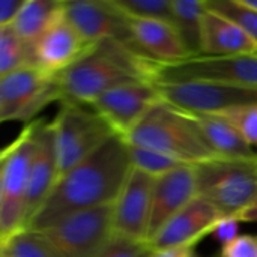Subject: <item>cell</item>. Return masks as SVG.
<instances>
[{
    "label": "cell",
    "mask_w": 257,
    "mask_h": 257,
    "mask_svg": "<svg viewBox=\"0 0 257 257\" xmlns=\"http://www.w3.org/2000/svg\"><path fill=\"white\" fill-rule=\"evenodd\" d=\"M131 169L128 143L114 134L96 152L57 179L27 229L44 232L74 214L114 205Z\"/></svg>",
    "instance_id": "1"
},
{
    "label": "cell",
    "mask_w": 257,
    "mask_h": 257,
    "mask_svg": "<svg viewBox=\"0 0 257 257\" xmlns=\"http://www.w3.org/2000/svg\"><path fill=\"white\" fill-rule=\"evenodd\" d=\"M158 63L139 47L114 39L95 44L57 75L59 102L92 105L105 92L131 83H155Z\"/></svg>",
    "instance_id": "2"
},
{
    "label": "cell",
    "mask_w": 257,
    "mask_h": 257,
    "mask_svg": "<svg viewBox=\"0 0 257 257\" xmlns=\"http://www.w3.org/2000/svg\"><path fill=\"white\" fill-rule=\"evenodd\" d=\"M123 140L133 146L158 151L188 166L218 158L191 116L166 101L154 105Z\"/></svg>",
    "instance_id": "3"
},
{
    "label": "cell",
    "mask_w": 257,
    "mask_h": 257,
    "mask_svg": "<svg viewBox=\"0 0 257 257\" xmlns=\"http://www.w3.org/2000/svg\"><path fill=\"white\" fill-rule=\"evenodd\" d=\"M194 167L197 196L209 200L224 218L242 221L257 202V158H215Z\"/></svg>",
    "instance_id": "4"
},
{
    "label": "cell",
    "mask_w": 257,
    "mask_h": 257,
    "mask_svg": "<svg viewBox=\"0 0 257 257\" xmlns=\"http://www.w3.org/2000/svg\"><path fill=\"white\" fill-rule=\"evenodd\" d=\"M38 119L0 154V242L27 229L26 205Z\"/></svg>",
    "instance_id": "5"
},
{
    "label": "cell",
    "mask_w": 257,
    "mask_h": 257,
    "mask_svg": "<svg viewBox=\"0 0 257 257\" xmlns=\"http://www.w3.org/2000/svg\"><path fill=\"white\" fill-rule=\"evenodd\" d=\"M53 125L59 178L96 152L114 136L110 125L93 108H84V105L75 102H60V110Z\"/></svg>",
    "instance_id": "6"
},
{
    "label": "cell",
    "mask_w": 257,
    "mask_h": 257,
    "mask_svg": "<svg viewBox=\"0 0 257 257\" xmlns=\"http://www.w3.org/2000/svg\"><path fill=\"white\" fill-rule=\"evenodd\" d=\"M114 205L74 214L41 232L59 257H99L114 236Z\"/></svg>",
    "instance_id": "7"
},
{
    "label": "cell",
    "mask_w": 257,
    "mask_h": 257,
    "mask_svg": "<svg viewBox=\"0 0 257 257\" xmlns=\"http://www.w3.org/2000/svg\"><path fill=\"white\" fill-rule=\"evenodd\" d=\"M217 83L257 89V54L197 56L175 65H158L155 84Z\"/></svg>",
    "instance_id": "8"
},
{
    "label": "cell",
    "mask_w": 257,
    "mask_h": 257,
    "mask_svg": "<svg viewBox=\"0 0 257 257\" xmlns=\"http://www.w3.org/2000/svg\"><path fill=\"white\" fill-rule=\"evenodd\" d=\"M60 101L57 77L26 66L0 77L2 122H29L50 102ZM33 122V120H32Z\"/></svg>",
    "instance_id": "9"
},
{
    "label": "cell",
    "mask_w": 257,
    "mask_h": 257,
    "mask_svg": "<svg viewBox=\"0 0 257 257\" xmlns=\"http://www.w3.org/2000/svg\"><path fill=\"white\" fill-rule=\"evenodd\" d=\"M163 101L185 113H220L235 107L257 104V89L217 83L158 84Z\"/></svg>",
    "instance_id": "10"
},
{
    "label": "cell",
    "mask_w": 257,
    "mask_h": 257,
    "mask_svg": "<svg viewBox=\"0 0 257 257\" xmlns=\"http://www.w3.org/2000/svg\"><path fill=\"white\" fill-rule=\"evenodd\" d=\"M161 101L158 84L140 81L105 92L90 107L110 125L116 136L125 139L143 116Z\"/></svg>",
    "instance_id": "11"
},
{
    "label": "cell",
    "mask_w": 257,
    "mask_h": 257,
    "mask_svg": "<svg viewBox=\"0 0 257 257\" xmlns=\"http://www.w3.org/2000/svg\"><path fill=\"white\" fill-rule=\"evenodd\" d=\"M63 11L68 21L90 45L105 39L136 45L130 18L116 6L114 0L65 2Z\"/></svg>",
    "instance_id": "12"
},
{
    "label": "cell",
    "mask_w": 257,
    "mask_h": 257,
    "mask_svg": "<svg viewBox=\"0 0 257 257\" xmlns=\"http://www.w3.org/2000/svg\"><path fill=\"white\" fill-rule=\"evenodd\" d=\"M154 185V176L139 169H131L122 191L114 202V235L148 244Z\"/></svg>",
    "instance_id": "13"
},
{
    "label": "cell",
    "mask_w": 257,
    "mask_h": 257,
    "mask_svg": "<svg viewBox=\"0 0 257 257\" xmlns=\"http://www.w3.org/2000/svg\"><path fill=\"white\" fill-rule=\"evenodd\" d=\"M65 3V2H63ZM93 45L87 44L62 11L48 29L30 45L32 65L57 77L86 54Z\"/></svg>",
    "instance_id": "14"
},
{
    "label": "cell",
    "mask_w": 257,
    "mask_h": 257,
    "mask_svg": "<svg viewBox=\"0 0 257 257\" xmlns=\"http://www.w3.org/2000/svg\"><path fill=\"white\" fill-rule=\"evenodd\" d=\"M224 217L205 197L197 196L181 212H178L157 235L149 241V247L155 250L193 247L205 236L212 235L217 224Z\"/></svg>",
    "instance_id": "15"
},
{
    "label": "cell",
    "mask_w": 257,
    "mask_h": 257,
    "mask_svg": "<svg viewBox=\"0 0 257 257\" xmlns=\"http://www.w3.org/2000/svg\"><path fill=\"white\" fill-rule=\"evenodd\" d=\"M59 178L56 133L53 122L38 119L35 134V151L32 157L29 191L26 205V226L32 223L33 217L42 208Z\"/></svg>",
    "instance_id": "16"
},
{
    "label": "cell",
    "mask_w": 257,
    "mask_h": 257,
    "mask_svg": "<svg viewBox=\"0 0 257 257\" xmlns=\"http://www.w3.org/2000/svg\"><path fill=\"white\" fill-rule=\"evenodd\" d=\"M197 197V176L194 166H184L155 179L148 242L191 200Z\"/></svg>",
    "instance_id": "17"
},
{
    "label": "cell",
    "mask_w": 257,
    "mask_h": 257,
    "mask_svg": "<svg viewBox=\"0 0 257 257\" xmlns=\"http://www.w3.org/2000/svg\"><path fill=\"white\" fill-rule=\"evenodd\" d=\"M130 26L136 45L158 65H175L193 57L172 23L130 18Z\"/></svg>",
    "instance_id": "18"
},
{
    "label": "cell",
    "mask_w": 257,
    "mask_h": 257,
    "mask_svg": "<svg viewBox=\"0 0 257 257\" xmlns=\"http://www.w3.org/2000/svg\"><path fill=\"white\" fill-rule=\"evenodd\" d=\"M257 54V44L236 23L211 11L202 20V54L200 56H250Z\"/></svg>",
    "instance_id": "19"
},
{
    "label": "cell",
    "mask_w": 257,
    "mask_h": 257,
    "mask_svg": "<svg viewBox=\"0 0 257 257\" xmlns=\"http://www.w3.org/2000/svg\"><path fill=\"white\" fill-rule=\"evenodd\" d=\"M196 122L205 142L218 158L227 160H254L257 152L247 142L241 131L218 114L188 113Z\"/></svg>",
    "instance_id": "20"
},
{
    "label": "cell",
    "mask_w": 257,
    "mask_h": 257,
    "mask_svg": "<svg viewBox=\"0 0 257 257\" xmlns=\"http://www.w3.org/2000/svg\"><path fill=\"white\" fill-rule=\"evenodd\" d=\"M62 11L63 2L60 0H26L11 26L21 41L30 47Z\"/></svg>",
    "instance_id": "21"
},
{
    "label": "cell",
    "mask_w": 257,
    "mask_h": 257,
    "mask_svg": "<svg viewBox=\"0 0 257 257\" xmlns=\"http://www.w3.org/2000/svg\"><path fill=\"white\" fill-rule=\"evenodd\" d=\"M173 26L193 57L202 54V20L206 0H172Z\"/></svg>",
    "instance_id": "22"
},
{
    "label": "cell",
    "mask_w": 257,
    "mask_h": 257,
    "mask_svg": "<svg viewBox=\"0 0 257 257\" xmlns=\"http://www.w3.org/2000/svg\"><path fill=\"white\" fill-rule=\"evenodd\" d=\"M32 65L30 47L21 41L12 26L0 27V77Z\"/></svg>",
    "instance_id": "23"
},
{
    "label": "cell",
    "mask_w": 257,
    "mask_h": 257,
    "mask_svg": "<svg viewBox=\"0 0 257 257\" xmlns=\"http://www.w3.org/2000/svg\"><path fill=\"white\" fill-rule=\"evenodd\" d=\"M0 257H59L41 232L26 229L0 242Z\"/></svg>",
    "instance_id": "24"
},
{
    "label": "cell",
    "mask_w": 257,
    "mask_h": 257,
    "mask_svg": "<svg viewBox=\"0 0 257 257\" xmlns=\"http://www.w3.org/2000/svg\"><path fill=\"white\" fill-rule=\"evenodd\" d=\"M128 149H130V160L133 167L154 176L155 179L179 167L188 166L176 158H172L166 154H161L149 148L128 145Z\"/></svg>",
    "instance_id": "25"
},
{
    "label": "cell",
    "mask_w": 257,
    "mask_h": 257,
    "mask_svg": "<svg viewBox=\"0 0 257 257\" xmlns=\"http://www.w3.org/2000/svg\"><path fill=\"white\" fill-rule=\"evenodd\" d=\"M206 6L236 23L257 44V9L245 0H206Z\"/></svg>",
    "instance_id": "26"
},
{
    "label": "cell",
    "mask_w": 257,
    "mask_h": 257,
    "mask_svg": "<svg viewBox=\"0 0 257 257\" xmlns=\"http://www.w3.org/2000/svg\"><path fill=\"white\" fill-rule=\"evenodd\" d=\"M116 6L136 20H161L173 24L172 0H114Z\"/></svg>",
    "instance_id": "27"
},
{
    "label": "cell",
    "mask_w": 257,
    "mask_h": 257,
    "mask_svg": "<svg viewBox=\"0 0 257 257\" xmlns=\"http://www.w3.org/2000/svg\"><path fill=\"white\" fill-rule=\"evenodd\" d=\"M212 114H218L233 123L257 152V104L235 107Z\"/></svg>",
    "instance_id": "28"
},
{
    "label": "cell",
    "mask_w": 257,
    "mask_h": 257,
    "mask_svg": "<svg viewBox=\"0 0 257 257\" xmlns=\"http://www.w3.org/2000/svg\"><path fill=\"white\" fill-rule=\"evenodd\" d=\"M154 250L146 242H137L114 235L99 257H151Z\"/></svg>",
    "instance_id": "29"
},
{
    "label": "cell",
    "mask_w": 257,
    "mask_h": 257,
    "mask_svg": "<svg viewBox=\"0 0 257 257\" xmlns=\"http://www.w3.org/2000/svg\"><path fill=\"white\" fill-rule=\"evenodd\" d=\"M221 257H257V236L239 235L221 248Z\"/></svg>",
    "instance_id": "30"
},
{
    "label": "cell",
    "mask_w": 257,
    "mask_h": 257,
    "mask_svg": "<svg viewBox=\"0 0 257 257\" xmlns=\"http://www.w3.org/2000/svg\"><path fill=\"white\" fill-rule=\"evenodd\" d=\"M239 220L236 218H223L215 230L212 232V236L221 244V248L226 247L227 244H230L233 239H236L239 235H238V227H239Z\"/></svg>",
    "instance_id": "31"
},
{
    "label": "cell",
    "mask_w": 257,
    "mask_h": 257,
    "mask_svg": "<svg viewBox=\"0 0 257 257\" xmlns=\"http://www.w3.org/2000/svg\"><path fill=\"white\" fill-rule=\"evenodd\" d=\"M26 0H2L0 2V27L11 26L20 14Z\"/></svg>",
    "instance_id": "32"
},
{
    "label": "cell",
    "mask_w": 257,
    "mask_h": 257,
    "mask_svg": "<svg viewBox=\"0 0 257 257\" xmlns=\"http://www.w3.org/2000/svg\"><path fill=\"white\" fill-rule=\"evenodd\" d=\"M191 254H193V247H175V248L155 250L151 257H190Z\"/></svg>",
    "instance_id": "33"
},
{
    "label": "cell",
    "mask_w": 257,
    "mask_h": 257,
    "mask_svg": "<svg viewBox=\"0 0 257 257\" xmlns=\"http://www.w3.org/2000/svg\"><path fill=\"white\" fill-rule=\"evenodd\" d=\"M242 221H247V223H251V221H257V202L253 205V208L244 215Z\"/></svg>",
    "instance_id": "34"
},
{
    "label": "cell",
    "mask_w": 257,
    "mask_h": 257,
    "mask_svg": "<svg viewBox=\"0 0 257 257\" xmlns=\"http://www.w3.org/2000/svg\"><path fill=\"white\" fill-rule=\"evenodd\" d=\"M245 3H247V5H250L251 8L257 9V0H245Z\"/></svg>",
    "instance_id": "35"
},
{
    "label": "cell",
    "mask_w": 257,
    "mask_h": 257,
    "mask_svg": "<svg viewBox=\"0 0 257 257\" xmlns=\"http://www.w3.org/2000/svg\"><path fill=\"white\" fill-rule=\"evenodd\" d=\"M190 257H199V256H197V254H194V253H193V254H191V256H190Z\"/></svg>",
    "instance_id": "36"
}]
</instances>
